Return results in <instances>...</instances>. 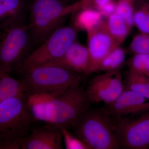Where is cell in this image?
<instances>
[{"instance_id":"obj_17","label":"cell","mask_w":149,"mask_h":149,"mask_svg":"<svg viewBox=\"0 0 149 149\" xmlns=\"http://www.w3.org/2000/svg\"><path fill=\"white\" fill-rule=\"evenodd\" d=\"M24 0H0V23L24 17Z\"/></svg>"},{"instance_id":"obj_11","label":"cell","mask_w":149,"mask_h":149,"mask_svg":"<svg viewBox=\"0 0 149 149\" xmlns=\"http://www.w3.org/2000/svg\"><path fill=\"white\" fill-rule=\"evenodd\" d=\"M148 100L138 93L125 89L116 100L105 104L103 109L115 119L126 116H134L149 111Z\"/></svg>"},{"instance_id":"obj_13","label":"cell","mask_w":149,"mask_h":149,"mask_svg":"<svg viewBox=\"0 0 149 149\" xmlns=\"http://www.w3.org/2000/svg\"><path fill=\"white\" fill-rule=\"evenodd\" d=\"M90 63L88 48L77 40L61 58L45 65L63 67L80 74L88 75Z\"/></svg>"},{"instance_id":"obj_19","label":"cell","mask_w":149,"mask_h":149,"mask_svg":"<svg viewBox=\"0 0 149 149\" xmlns=\"http://www.w3.org/2000/svg\"><path fill=\"white\" fill-rule=\"evenodd\" d=\"M126 56L124 49L119 46L116 47L102 60L98 71L106 72L119 70L125 63Z\"/></svg>"},{"instance_id":"obj_16","label":"cell","mask_w":149,"mask_h":149,"mask_svg":"<svg viewBox=\"0 0 149 149\" xmlns=\"http://www.w3.org/2000/svg\"><path fill=\"white\" fill-rule=\"evenodd\" d=\"M74 14L75 15L73 26L78 30L80 29L87 32L102 19L100 12L94 9H81Z\"/></svg>"},{"instance_id":"obj_4","label":"cell","mask_w":149,"mask_h":149,"mask_svg":"<svg viewBox=\"0 0 149 149\" xmlns=\"http://www.w3.org/2000/svg\"><path fill=\"white\" fill-rule=\"evenodd\" d=\"M79 2L66 4L60 0H33L29 8L28 26L31 38L40 45L63 26L67 17L78 10Z\"/></svg>"},{"instance_id":"obj_23","label":"cell","mask_w":149,"mask_h":149,"mask_svg":"<svg viewBox=\"0 0 149 149\" xmlns=\"http://www.w3.org/2000/svg\"><path fill=\"white\" fill-rule=\"evenodd\" d=\"M115 13L122 17L130 28L134 25V6L133 2L127 0H119L116 2Z\"/></svg>"},{"instance_id":"obj_8","label":"cell","mask_w":149,"mask_h":149,"mask_svg":"<svg viewBox=\"0 0 149 149\" xmlns=\"http://www.w3.org/2000/svg\"><path fill=\"white\" fill-rule=\"evenodd\" d=\"M114 130L120 148H149V111L115 119Z\"/></svg>"},{"instance_id":"obj_12","label":"cell","mask_w":149,"mask_h":149,"mask_svg":"<svg viewBox=\"0 0 149 149\" xmlns=\"http://www.w3.org/2000/svg\"><path fill=\"white\" fill-rule=\"evenodd\" d=\"M30 131L19 144V149H62L60 128L47 124Z\"/></svg>"},{"instance_id":"obj_25","label":"cell","mask_w":149,"mask_h":149,"mask_svg":"<svg viewBox=\"0 0 149 149\" xmlns=\"http://www.w3.org/2000/svg\"><path fill=\"white\" fill-rule=\"evenodd\" d=\"M112 1L113 0H80L79 9L90 8L97 10L100 7Z\"/></svg>"},{"instance_id":"obj_5","label":"cell","mask_w":149,"mask_h":149,"mask_svg":"<svg viewBox=\"0 0 149 149\" xmlns=\"http://www.w3.org/2000/svg\"><path fill=\"white\" fill-rule=\"evenodd\" d=\"M111 118L103 109H89L73 127L74 135L90 149H120Z\"/></svg>"},{"instance_id":"obj_15","label":"cell","mask_w":149,"mask_h":149,"mask_svg":"<svg viewBox=\"0 0 149 149\" xmlns=\"http://www.w3.org/2000/svg\"><path fill=\"white\" fill-rule=\"evenodd\" d=\"M106 23L110 35L119 46L127 38L131 28L122 17L116 13L107 17Z\"/></svg>"},{"instance_id":"obj_9","label":"cell","mask_w":149,"mask_h":149,"mask_svg":"<svg viewBox=\"0 0 149 149\" xmlns=\"http://www.w3.org/2000/svg\"><path fill=\"white\" fill-rule=\"evenodd\" d=\"M125 90L122 75L119 70L104 72L91 80L85 90L91 104L114 102Z\"/></svg>"},{"instance_id":"obj_7","label":"cell","mask_w":149,"mask_h":149,"mask_svg":"<svg viewBox=\"0 0 149 149\" xmlns=\"http://www.w3.org/2000/svg\"><path fill=\"white\" fill-rule=\"evenodd\" d=\"M78 32L74 26L59 27L25 57L20 68L45 65L60 58L77 40Z\"/></svg>"},{"instance_id":"obj_21","label":"cell","mask_w":149,"mask_h":149,"mask_svg":"<svg viewBox=\"0 0 149 149\" xmlns=\"http://www.w3.org/2000/svg\"><path fill=\"white\" fill-rule=\"evenodd\" d=\"M127 63L130 70L149 76V54H133Z\"/></svg>"},{"instance_id":"obj_24","label":"cell","mask_w":149,"mask_h":149,"mask_svg":"<svg viewBox=\"0 0 149 149\" xmlns=\"http://www.w3.org/2000/svg\"><path fill=\"white\" fill-rule=\"evenodd\" d=\"M65 146L66 149H90L89 147L75 135L70 132L68 128H60Z\"/></svg>"},{"instance_id":"obj_1","label":"cell","mask_w":149,"mask_h":149,"mask_svg":"<svg viewBox=\"0 0 149 149\" xmlns=\"http://www.w3.org/2000/svg\"><path fill=\"white\" fill-rule=\"evenodd\" d=\"M34 120L59 128H73L91 103L80 85L58 94L28 96Z\"/></svg>"},{"instance_id":"obj_6","label":"cell","mask_w":149,"mask_h":149,"mask_svg":"<svg viewBox=\"0 0 149 149\" xmlns=\"http://www.w3.org/2000/svg\"><path fill=\"white\" fill-rule=\"evenodd\" d=\"M23 18L10 20L1 25L0 37V72L10 73L21 68L31 38L28 24Z\"/></svg>"},{"instance_id":"obj_14","label":"cell","mask_w":149,"mask_h":149,"mask_svg":"<svg viewBox=\"0 0 149 149\" xmlns=\"http://www.w3.org/2000/svg\"><path fill=\"white\" fill-rule=\"evenodd\" d=\"M24 93L26 94L21 80L15 79L9 73L0 72V104Z\"/></svg>"},{"instance_id":"obj_10","label":"cell","mask_w":149,"mask_h":149,"mask_svg":"<svg viewBox=\"0 0 149 149\" xmlns=\"http://www.w3.org/2000/svg\"><path fill=\"white\" fill-rule=\"evenodd\" d=\"M87 32L90 74L98 71L102 60L118 46L108 31L106 21L103 19Z\"/></svg>"},{"instance_id":"obj_28","label":"cell","mask_w":149,"mask_h":149,"mask_svg":"<svg viewBox=\"0 0 149 149\" xmlns=\"http://www.w3.org/2000/svg\"><path fill=\"white\" fill-rule=\"evenodd\" d=\"M127 1L131 2H133L135 1H140V0H127Z\"/></svg>"},{"instance_id":"obj_3","label":"cell","mask_w":149,"mask_h":149,"mask_svg":"<svg viewBox=\"0 0 149 149\" xmlns=\"http://www.w3.org/2000/svg\"><path fill=\"white\" fill-rule=\"evenodd\" d=\"M22 80L28 96L62 93L80 85L81 74L57 65H42L22 70Z\"/></svg>"},{"instance_id":"obj_20","label":"cell","mask_w":149,"mask_h":149,"mask_svg":"<svg viewBox=\"0 0 149 149\" xmlns=\"http://www.w3.org/2000/svg\"><path fill=\"white\" fill-rule=\"evenodd\" d=\"M134 25L141 32H149V1H143L134 6Z\"/></svg>"},{"instance_id":"obj_29","label":"cell","mask_w":149,"mask_h":149,"mask_svg":"<svg viewBox=\"0 0 149 149\" xmlns=\"http://www.w3.org/2000/svg\"><path fill=\"white\" fill-rule=\"evenodd\" d=\"M148 77H149V76H148Z\"/></svg>"},{"instance_id":"obj_18","label":"cell","mask_w":149,"mask_h":149,"mask_svg":"<svg viewBox=\"0 0 149 149\" xmlns=\"http://www.w3.org/2000/svg\"><path fill=\"white\" fill-rule=\"evenodd\" d=\"M125 89L138 93L149 100V78L145 74L129 69L126 74Z\"/></svg>"},{"instance_id":"obj_26","label":"cell","mask_w":149,"mask_h":149,"mask_svg":"<svg viewBox=\"0 0 149 149\" xmlns=\"http://www.w3.org/2000/svg\"><path fill=\"white\" fill-rule=\"evenodd\" d=\"M116 5V2L112 1L100 7L97 10L100 12L102 16L108 17L111 15L115 13Z\"/></svg>"},{"instance_id":"obj_27","label":"cell","mask_w":149,"mask_h":149,"mask_svg":"<svg viewBox=\"0 0 149 149\" xmlns=\"http://www.w3.org/2000/svg\"><path fill=\"white\" fill-rule=\"evenodd\" d=\"M62 2L66 4H69L68 3L71 2L72 1H74V0H60Z\"/></svg>"},{"instance_id":"obj_22","label":"cell","mask_w":149,"mask_h":149,"mask_svg":"<svg viewBox=\"0 0 149 149\" xmlns=\"http://www.w3.org/2000/svg\"><path fill=\"white\" fill-rule=\"evenodd\" d=\"M128 51L133 54H149V32H141L133 37Z\"/></svg>"},{"instance_id":"obj_2","label":"cell","mask_w":149,"mask_h":149,"mask_svg":"<svg viewBox=\"0 0 149 149\" xmlns=\"http://www.w3.org/2000/svg\"><path fill=\"white\" fill-rule=\"evenodd\" d=\"M33 120L25 93L0 104V149H19Z\"/></svg>"}]
</instances>
